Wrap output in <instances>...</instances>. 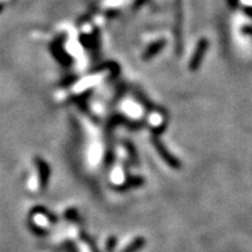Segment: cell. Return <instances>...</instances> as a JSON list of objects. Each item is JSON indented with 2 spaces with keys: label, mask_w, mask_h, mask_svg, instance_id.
Masks as SVG:
<instances>
[{
  "label": "cell",
  "mask_w": 252,
  "mask_h": 252,
  "mask_svg": "<svg viewBox=\"0 0 252 252\" xmlns=\"http://www.w3.org/2000/svg\"><path fill=\"white\" fill-rule=\"evenodd\" d=\"M152 144H153V146L156 147L158 154H159L160 158H161V159L167 163V165L171 167L172 169L180 171V169L182 168V162L174 156V154H172L168 150L166 149V146L162 144V141L160 140L159 138L153 137Z\"/></svg>",
  "instance_id": "6da1fadb"
},
{
  "label": "cell",
  "mask_w": 252,
  "mask_h": 252,
  "mask_svg": "<svg viewBox=\"0 0 252 252\" xmlns=\"http://www.w3.org/2000/svg\"><path fill=\"white\" fill-rule=\"evenodd\" d=\"M144 184V179L141 176H131V178L126 179L125 184L118 186L121 188H116L119 191H125L130 188H135V187H139Z\"/></svg>",
  "instance_id": "277c9868"
},
{
  "label": "cell",
  "mask_w": 252,
  "mask_h": 252,
  "mask_svg": "<svg viewBox=\"0 0 252 252\" xmlns=\"http://www.w3.org/2000/svg\"><path fill=\"white\" fill-rule=\"evenodd\" d=\"M117 244H118L117 236H110V237L108 238V241H106L105 251L106 252H113V251H115L116 247H117Z\"/></svg>",
  "instance_id": "9c48e42d"
},
{
  "label": "cell",
  "mask_w": 252,
  "mask_h": 252,
  "mask_svg": "<svg viewBox=\"0 0 252 252\" xmlns=\"http://www.w3.org/2000/svg\"><path fill=\"white\" fill-rule=\"evenodd\" d=\"M124 146L126 149V152H127L128 157H130V161L132 165L137 166L139 165V160H138V153H137V150H135V147L133 146V144L131 143V141L128 140H125L124 141Z\"/></svg>",
  "instance_id": "8992f818"
},
{
  "label": "cell",
  "mask_w": 252,
  "mask_h": 252,
  "mask_svg": "<svg viewBox=\"0 0 252 252\" xmlns=\"http://www.w3.org/2000/svg\"><path fill=\"white\" fill-rule=\"evenodd\" d=\"M80 237H81L82 241H83L84 243H86L88 247H89L91 252H99L96 243H94V239L90 237V235H88V232L83 231V230H81V231H80Z\"/></svg>",
  "instance_id": "ba28073f"
},
{
  "label": "cell",
  "mask_w": 252,
  "mask_h": 252,
  "mask_svg": "<svg viewBox=\"0 0 252 252\" xmlns=\"http://www.w3.org/2000/svg\"><path fill=\"white\" fill-rule=\"evenodd\" d=\"M63 216H64V219L69 220V222H75V223L82 222L81 215L76 208H68V209L64 212V214H63Z\"/></svg>",
  "instance_id": "52a82bcc"
},
{
  "label": "cell",
  "mask_w": 252,
  "mask_h": 252,
  "mask_svg": "<svg viewBox=\"0 0 252 252\" xmlns=\"http://www.w3.org/2000/svg\"><path fill=\"white\" fill-rule=\"evenodd\" d=\"M145 245H146V238L143 237V236H138L126 245L121 252H139L143 250Z\"/></svg>",
  "instance_id": "3957f363"
},
{
  "label": "cell",
  "mask_w": 252,
  "mask_h": 252,
  "mask_svg": "<svg viewBox=\"0 0 252 252\" xmlns=\"http://www.w3.org/2000/svg\"><path fill=\"white\" fill-rule=\"evenodd\" d=\"M31 214H32V215H34V214H41V215L47 217L49 222L53 223V224H54V223H58V220H59V219L56 217V215H54L53 213H50L48 209H46V208L42 207V206H37L35 208H33Z\"/></svg>",
  "instance_id": "5b68a950"
},
{
  "label": "cell",
  "mask_w": 252,
  "mask_h": 252,
  "mask_svg": "<svg viewBox=\"0 0 252 252\" xmlns=\"http://www.w3.org/2000/svg\"><path fill=\"white\" fill-rule=\"evenodd\" d=\"M34 162H35L37 172H39V184L41 190H45L48 187L49 178H50V167L42 158L35 157L34 158Z\"/></svg>",
  "instance_id": "7a4b0ae2"
}]
</instances>
